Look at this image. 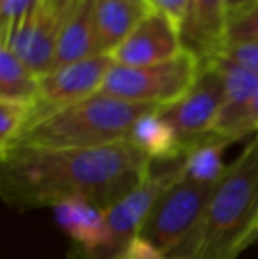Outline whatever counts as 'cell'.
Returning a JSON list of instances; mask_svg holds the SVG:
<instances>
[{"mask_svg":"<svg viewBox=\"0 0 258 259\" xmlns=\"http://www.w3.org/2000/svg\"><path fill=\"white\" fill-rule=\"evenodd\" d=\"M94 55H97L94 35V0H76L62 14L53 69L76 64Z\"/></svg>","mask_w":258,"mask_h":259,"instance_id":"cell-14","label":"cell"},{"mask_svg":"<svg viewBox=\"0 0 258 259\" xmlns=\"http://www.w3.org/2000/svg\"><path fill=\"white\" fill-rule=\"evenodd\" d=\"M151 7L133 0H94V35L97 55H112Z\"/></svg>","mask_w":258,"mask_h":259,"instance_id":"cell-15","label":"cell"},{"mask_svg":"<svg viewBox=\"0 0 258 259\" xmlns=\"http://www.w3.org/2000/svg\"><path fill=\"white\" fill-rule=\"evenodd\" d=\"M216 185H200L184 175L156 203L140 235L170 259H184L203 219Z\"/></svg>","mask_w":258,"mask_h":259,"instance_id":"cell-5","label":"cell"},{"mask_svg":"<svg viewBox=\"0 0 258 259\" xmlns=\"http://www.w3.org/2000/svg\"><path fill=\"white\" fill-rule=\"evenodd\" d=\"M190 2L191 0H147V6L152 11L161 13L163 16H166L180 28L188 9H190Z\"/></svg>","mask_w":258,"mask_h":259,"instance_id":"cell-24","label":"cell"},{"mask_svg":"<svg viewBox=\"0 0 258 259\" xmlns=\"http://www.w3.org/2000/svg\"><path fill=\"white\" fill-rule=\"evenodd\" d=\"M62 16L45 0H39L30 14L2 39V48L16 55L35 76H45L53 69Z\"/></svg>","mask_w":258,"mask_h":259,"instance_id":"cell-10","label":"cell"},{"mask_svg":"<svg viewBox=\"0 0 258 259\" xmlns=\"http://www.w3.org/2000/svg\"><path fill=\"white\" fill-rule=\"evenodd\" d=\"M258 133V90L255 94V97L251 99L248 109L244 113V118L241 120L237 131H235L234 141H239L242 138L249 136V134H256Z\"/></svg>","mask_w":258,"mask_h":259,"instance_id":"cell-25","label":"cell"},{"mask_svg":"<svg viewBox=\"0 0 258 259\" xmlns=\"http://www.w3.org/2000/svg\"><path fill=\"white\" fill-rule=\"evenodd\" d=\"M230 145V141L225 138L210 134L190 147L182 157L184 178L200 185H217L227 171L223 152Z\"/></svg>","mask_w":258,"mask_h":259,"instance_id":"cell-17","label":"cell"},{"mask_svg":"<svg viewBox=\"0 0 258 259\" xmlns=\"http://www.w3.org/2000/svg\"><path fill=\"white\" fill-rule=\"evenodd\" d=\"M129 141L152 162H175L184 157L177 133L161 116L159 108L145 113L134 122Z\"/></svg>","mask_w":258,"mask_h":259,"instance_id":"cell-16","label":"cell"},{"mask_svg":"<svg viewBox=\"0 0 258 259\" xmlns=\"http://www.w3.org/2000/svg\"><path fill=\"white\" fill-rule=\"evenodd\" d=\"M39 0H0V37L6 39L28 14Z\"/></svg>","mask_w":258,"mask_h":259,"instance_id":"cell-20","label":"cell"},{"mask_svg":"<svg viewBox=\"0 0 258 259\" xmlns=\"http://www.w3.org/2000/svg\"><path fill=\"white\" fill-rule=\"evenodd\" d=\"M207 62L221 76L225 92L223 106H221L212 134H217L230 143H235V131L241 120L244 118L246 109L258 90V76L221 53Z\"/></svg>","mask_w":258,"mask_h":259,"instance_id":"cell-12","label":"cell"},{"mask_svg":"<svg viewBox=\"0 0 258 259\" xmlns=\"http://www.w3.org/2000/svg\"><path fill=\"white\" fill-rule=\"evenodd\" d=\"M227 32V0H191L180 25V39L186 52L193 53L203 64L223 52Z\"/></svg>","mask_w":258,"mask_h":259,"instance_id":"cell-11","label":"cell"},{"mask_svg":"<svg viewBox=\"0 0 258 259\" xmlns=\"http://www.w3.org/2000/svg\"><path fill=\"white\" fill-rule=\"evenodd\" d=\"M202 60L184 50L179 57L147 67L112 65L99 94L134 104L163 106L179 101L195 85Z\"/></svg>","mask_w":258,"mask_h":259,"instance_id":"cell-4","label":"cell"},{"mask_svg":"<svg viewBox=\"0 0 258 259\" xmlns=\"http://www.w3.org/2000/svg\"><path fill=\"white\" fill-rule=\"evenodd\" d=\"M152 109H158V106L126 103L96 94L28 125L13 148L30 147L57 150L96 148L121 143L129 140L134 122Z\"/></svg>","mask_w":258,"mask_h":259,"instance_id":"cell-3","label":"cell"},{"mask_svg":"<svg viewBox=\"0 0 258 259\" xmlns=\"http://www.w3.org/2000/svg\"><path fill=\"white\" fill-rule=\"evenodd\" d=\"M223 99L221 76L209 62H203L195 85L179 101L159 108L161 116L177 133L184 152L212 134Z\"/></svg>","mask_w":258,"mask_h":259,"instance_id":"cell-7","label":"cell"},{"mask_svg":"<svg viewBox=\"0 0 258 259\" xmlns=\"http://www.w3.org/2000/svg\"><path fill=\"white\" fill-rule=\"evenodd\" d=\"M258 242V133L227 166L184 259H237Z\"/></svg>","mask_w":258,"mask_h":259,"instance_id":"cell-2","label":"cell"},{"mask_svg":"<svg viewBox=\"0 0 258 259\" xmlns=\"http://www.w3.org/2000/svg\"><path fill=\"white\" fill-rule=\"evenodd\" d=\"M38 94L39 76L7 48H0V99L34 104Z\"/></svg>","mask_w":258,"mask_h":259,"instance_id":"cell-18","label":"cell"},{"mask_svg":"<svg viewBox=\"0 0 258 259\" xmlns=\"http://www.w3.org/2000/svg\"><path fill=\"white\" fill-rule=\"evenodd\" d=\"M112 65H114V60L110 55H94L76 64L53 69L48 74L41 76L39 94L34 103L28 125L59 109L82 103L99 94Z\"/></svg>","mask_w":258,"mask_h":259,"instance_id":"cell-8","label":"cell"},{"mask_svg":"<svg viewBox=\"0 0 258 259\" xmlns=\"http://www.w3.org/2000/svg\"><path fill=\"white\" fill-rule=\"evenodd\" d=\"M249 41H258V6L246 11L244 14H241L228 23L227 45Z\"/></svg>","mask_w":258,"mask_h":259,"instance_id":"cell-21","label":"cell"},{"mask_svg":"<svg viewBox=\"0 0 258 259\" xmlns=\"http://www.w3.org/2000/svg\"><path fill=\"white\" fill-rule=\"evenodd\" d=\"M121 259H170L159 247H156L151 240L138 235L128 243Z\"/></svg>","mask_w":258,"mask_h":259,"instance_id":"cell-23","label":"cell"},{"mask_svg":"<svg viewBox=\"0 0 258 259\" xmlns=\"http://www.w3.org/2000/svg\"><path fill=\"white\" fill-rule=\"evenodd\" d=\"M152 164L129 140L96 148L16 147L0 157V196L18 211L69 199L106 210L151 177Z\"/></svg>","mask_w":258,"mask_h":259,"instance_id":"cell-1","label":"cell"},{"mask_svg":"<svg viewBox=\"0 0 258 259\" xmlns=\"http://www.w3.org/2000/svg\"><path fill=\"white\" fill-rule=\"evenodd\" d=\"M57 224L78 247L85 259L101 252L108 242L104 210L85 199H69L53 208Z\"/></svg>","mask_w":258,"mask_h":259,"instance_id":"cell-13","label":"cell"},{"mask_svg":"<svg viewBox=\"0 0 258 259\" xmlns=\"http://www.w3.org/2000/svg\"><path fill=\"white\" fill-rule=\"evenodd\" d=\"M182 52L180 28L161 13L149 9L110 57L115 65L147 67L172 60Z\"/></svg>","mask_w":258,"mask_h":259,"instance_id":"cell-9","label":"cell"},{"mask_svg":"<svg viewBox=\"0 0 258 259\" xmlns=\"http://www.w3.org/2000/svg\"><path fill=\"white\" fill-rule=\"evenodd\" d=\"M221 55L237 62L239 65H242V67H246L248 71L255 72L258 76V41L232 42V45L225 46Z\"/></svg>","mask_w":258,"mask_h":259,"instance_id":"cell-22","label":"cell"},{"mask_svg":"<svg viewBox=\"0 0 258 259\" xmlns=\"http://www.w3.org/2000/svg\"><path fill=\"white\" fill-rule=\"evenodd\" d=\"M133 2H140V4H147V0H133Z\"/></svg>","mask_w":258,"mask_h":259,"instance_id":"cell-28","label":"cell"},{"mask_svg":"<svg viewBox=\"0 0 258 259\" xmlns=\"http://www.w3.org/2000/svg\"><path fill=\"white\" fill-rule=\"evenodd\" d=\"M32 109V103L0 99V157L6 155L25 133Z\"/></svg>","mask_w":258,"mask_h":259,"instance_id":"cell-19","label":"cell"},{"mask_svg":"<svg viewBox=\"0 0 258 259\" xmlns=\"http://www.w3.org/2000/svg\"><path fill=\"white\" fill-rule=\"evenodd\" d=\"M45 2L48 4V6L52 7V9L55 11L57 14H60V16H62L64 11L67 9L71 4H75L76 0H45Z\"/></svg>","mask_w":258,"mask_h":259,"instance_id":"cell-27","label":"cell"},{"mask_svg":"<svg viewBox=\"0 0 258 259\" xmlns=\"http://www.w3.org/2000/svg\"><path fill=\"white\" fill-rule=\"evenodd\" d=\"M182 177V159L175 162H166L161 171H152V175L143 180L136 189L126 194L121 201L104 210L108 228L106 247L97 256L90 259H121L124 249L134 236L140 235L145 221L156 203L159 201L170 185Z\"/></svg>","mask_w":258,"mask_h":259,"instance_id":"cell-6","label":"cell"},{"mask_svg":"<svg viewBox=\"0 0 258 259\" xmlns=\"http://www.w3.org/2000/svg\"><path fill=\"white\" fill-rule=\"evenodd\" d=\"M255 6H258V0H227L228 23L237 16H241V14H244L246 11L253 9Z\"/></svg>","mask_w":258,"mask_h":259,"instance_id":"cell-26","label":"cell"}]
</instances>
